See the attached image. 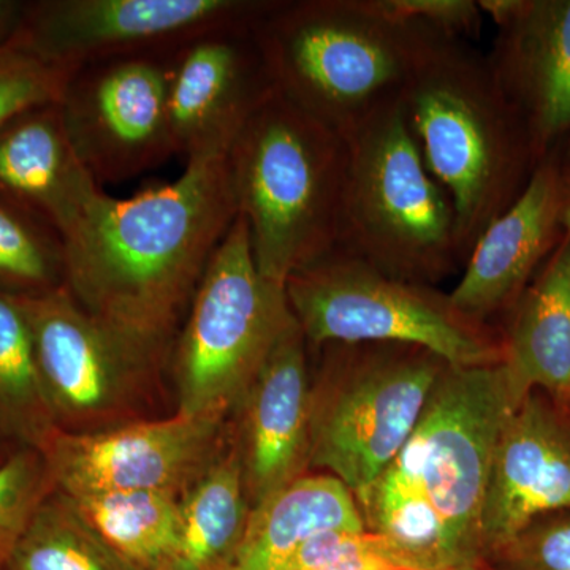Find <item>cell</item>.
Here are the masks:
<instances>
[{"mask_svg":"<svg viewBox=\"0 0 570 570\" xmlns=\"http://www.w3.org/2000/svg\"><path fill=\"white\" fill-rule=\"evenodd\" d=\"M489 570H570V512L549 513L487 554Z\"/></svg>","mask_w":570,"mask_h":570,"instance_id":"30","label":"cell"},{"mask_svg":"<svg viewBox=\"0 0 570 570\" xmlns=\"http://www.w3.org/2000/svg\"><path fill=\"white\" fill-rule=\"evenodd\" d=\"M499 28L494 77L528 134L535 160L570 130V0H479Z\"/></svg>","mask_w":570,"mask_h":570,"instance_id":"17","label":"cell"},{"mask_svg":"<svg viewBox=\"0 0 570 570\" xmlns=\"http://www.w3.org/2000/svg\"><path fill=\"white\" fill-rule=\"evenodd\" d=\"M67 498L135 568L170 570L181 534V498L153 491Z\"/></svg>","mask_w":570,"mask_h":570,"instance_id":"23","label":"cell"},{"mask_svg":"<svg viewBox=\"0 0 570 570\" xmlns=\"http://www.w3.org/2000/svg\"><path fill=\"white\" fill-rule=\"evenodd\" d=\"M363 528L355 497L343 482L306 474L253 510L230 570H284L314 535Z\"/></svg>","mask_w":570,"mask_h":570,"instance_id":"21","label":"cell"},{"mask_svg":"<svg viewBox=\"0 0 570 570\" xmlns=\"http://www.w3.org/2000/svg\"><path fill=\"white\" fill-rule=\"evenodd\" d=\"M66 287V242L51 225L0 197V291L36 296Z\"/></svg>","mask_w":570,"mask_h":570,"instance_id":"26","label":"cell"},{"mask_svg":"<svg viewBox=\"0 0 570 570\" xmlns=\"http://www.w3.org/2000/svg\"><path fill=\"white\" fill-rule=\"evenodd\" d=\"M26 2L0 0V48L9 45L20 26Z\"/></svg>","mask_w":570,"mask_h":570,"instance_id":"32","label":"cell"},{"mask_svg":"<svg viewBox=\"0 0 570 570\" xmlns=\"http://www.w3.org/2000/svg\"><path fill=\"white\" fill-rule=\"evenodd\" d=\"M513 409L501 365H449L414 433L356 499L367 530L384 535L409 569L483 566L491 466Z\"/></svg>","mask_w":570,"mask_h":570,"instance_id":"2","label":"cell"},{"mask_svg":"<svg viewBox=\"0 0 570 570\" xmlns=\"http://www.w3.org/2000/svg\"><path fill=\"white\" fill-rule=\"evenodd\" d=\"M55 491L39 449L13 450L0 466V568L9 566L33 517Z\"/></svg>","mask_w":570,"mask_h":570,"instance_id":"27","label":"cell"},{"mask_svg":"<svg viewBox=\"0 0 570 570\" xmlns=\"http://www.w3.org/2000/svg\"><path fill=\"white\" fill-rule=\"evenodd\" d=\"M284 570H412L384 535L367 530H333L307 540Z\"/></svg>","mask_w":570,"mask_h":570,"instance_id":"28","label":"cell"},{"mask_svg":"<svg viewBox=\"0 0 570 570\" xmlns=\"http://www.w3.org/2000/svg\"><path fill=\"white\" fill-rule=\"evenodd\" d=\"M285 295L311 354L326 344L392 343L456 367L504 360L502 333L464 316L450 294L384 275L337 247L288 277Z\"/></svg>","mask_w":570,"mask_h":570,"instance_id":"8","label":"cell"},{"mask_svg":"<svg viewBox=\"0 0 570 570\" xmlns=\"http://www.w3.org/2000/svg\"><path fill=\"white\" fill-rule=\"evenodd\" d=\"M70 75L13 45L0 48V129L33 107L61 102Z\"/></svg>","mask_w":570,"mask_h":570,"instance_id":"29","label":"cell"},{"mask_svg":"<svg viewBox=\"0 0 570 570\" xmlns=\"http://www.w3.org/2000/svg\"><path fill=\"white\" fill-rule=\"evenodd\" d=\"M10 570H140L112 549L66 494L41 504L7 566Z\"/></svg>","mask_w":570,"mask_h":570,"instance_id":"25","label":"cell"},{"mask_svg":"<svg viewBox=\"0 0 570 570\" xmlns=\"http://www.w3.org/2000/svg\"><path fill=\"white\" fill-rule=\"evenodd\" d=\"M227 420L174 412L102 433L58 430L40 452L66 497L153 491L183 498L224 452Z\"/></svg>","mask_w":570,"mask_h":570,"instance_id":"12","label":"cell"},{"mask_svg":"<svg viewBox=\"0 0 570 570\" xmlns=\"http://www.w3.org/2000/svg\"><path fill=\"white\" fill-rule=\"evenodd\" d=\"M275 0H36L10 45L73 73L91 63L167 55L208 33L250 29Z\"/></svg>","mask_w":570,"mask_h":570,"instance_id":"11","label":"cell"},{"mask_svg":"<svg viewBox=\"0 0 570 570\" xmlns=\"http://www.w3.org/2000/svg\"><path fill=\"white\" fill-rule=\"evenodd\" d=\"M18 299L59 431L102 433L160 417L170 351L97 321L66 287Z\"/></svg>","mask_w":570,"mask_h":570,"instance_id":"10","label":"cell"},{"mask_svg":"<svg viewBox=\"0 0 570 570\" xmlns=\"http://www.w3.org/2000/svg\"><path fill=\"white\" fill-rule=\"evenodd\" d=\"M392 20L420 22L450 39L474 40L482 31L483 13L474 0H376Z\"/></svg>","mask_w":570,"mask_h":570,"instance_id":"31","label":"cell"},{"mask_svg":"<svg viewBox=\"0 0 570 570\" xmlns=\"http://www.w3.org/2000/svg\"><path fill=\"white\" fill-rule=\"evenodd\" d=\"M311 354L295 318L227 420L253 510L311 469Z\"/></svg>","mask_w":570,"mask_h":570,"instance_id":"15","label":"cell"},{"mask_svg":"<svg viewBox=\"0 0 570 570\" xmlns=\"http://www.w3.org/2000/svg\"><path fill=\"white\" fill-rule=\"evenodd\" d=\"M105 195L75 151L59 104L33 107L0 129V197L51 225L63 242Z\"/></svg>","mask_w":570,"mask_h":570,"instance_id":"19","label":"cell"},{"mask_svg":"<svg viewBox=\"0 0 570 570\" xmlns=\"http://www.w3.org/2000/svg\"><path fill=\"white\" fill-rule=\"evenodd\" d=\"M292 321L285 287L258 272L238 214L171 344L174 412L228 419Z\"/></svg>","mask_w":570,"mask_h":570,"instance_id":"9","label":"cell"},{"mask_svg":"<svg viewBox=\"0 0 570 570\" xmlns=\"http://www.w3.org/2000/svg\"><path fill=\"white\" fill-rule=\"evenodd\" d=\"M337 249L396 279L433 285L461 264L455 209L423 163L400 102L346 138Z\"/></svg>","mask_w":570,"mask_h":570,"instance_id":"6","label":"cell"},{"mask_svg":"<svg viewBox=\"0 0 570 570\" xmlns=\"http://www.w3.org/2000/svg\"><path fill=\"white\" fill-rule=\"evenodd\" d=\"M236 217L227 156L124 200L107 194L66 239V288L102 324L170 351Z\"/></svg>","mask_w":570,"mask_h":570,"instance_id":"1","label":"cell"},{"mask_svg":"<svg viewBox=\"0 0 570 570\" xmlns=\"http://www.w3.org/2000/svg\"><path fill=\"white\" fill-rule=\"evenodd\" d=\"M455 570H489L485 566H471V568L455 569Z\"/></svg>","mask_w":570,"mask_h":570,"instance_id":"35","label":"cell"},{"mask_svg":"<svg viewBox=\"0 0 570 570\" xmlns=\"http://www.w3.org/2000/svg\"><path fill=\"white\" fill-rule=\"evenodd\" d=\"M566 401H568V403L570 404V400H566Z\"/></svg>","mask_w":570,"mask_h":570,"instance_id":"38","label":"cell"},{"mask_svg":"<svg viewBox=\"0 0 570 570\" xmlns=\"http://www.w3.org/2000/svg\"><path fill=\"white\" fill-rule=\"evenodd\" d=\"M0 570H10V569H9V568H7V566H6V568H0Z\"/></svg>","mask_w":570,"mask_h":570,"instance_id":"36","label":"cell"},{"mask_svg":"<svg viewBox=\"0 0 570 570\" xmlns=\"http://www.w3.org/2000/svg\"><path fill=\"white\" fill-rule=\"evenodd\" d=\"M502 333L504 370L513 407L532 390L570 400V238L562 236L549 262L510 307Z\"/></svg>","mask_w":570,"mask_h":570,"instance_id":"20","label":"cell"},{"mask_svg":"<svg viewBox=\"0 0 570 570\" xmlns=\"http://www.w3.org/2000/svg\"><path fill=\"white\" fill-rule=\"evenodd\" d=\"M568 156H570V142H569V151H568Z\"/></svg>","mask_w":570,"mask_h":570,"instance_id":"37","label":"cell"},{"mask_svg":"<svg viewBox=\"0 0 570 570\" xmlns=\"http://www.w3.org/2000/svg\"><path fill=\"white\" fill-rule=\"evenodd\" d=\"M227 163L265 279L285 287L335 249L347 168L340 134L275 91L238 135Z\"/></svg>","mask_w":570,"mask_h":570,"instance_id":"5","label":"cell"},{"mask_svg":"<svg viewBox=\"0 0 570 570\" xmlns=\"http://www.w3.org/2000/svg\"><path fill=\"white\" fill-rule=\"evenodd\" d=\"M56 431L28 317L18 296L0 291V439L40 450Z\"/></svg>","mask_w":570,"mask_h":570,"instance_id":"24","label":"cell"},{"mask_svg":"<svg viewBox=\"0 0 570 570\" xmlns=\"http://www.w3.org/2000/svg\"><path fill=\"white\" fill-rule=\"evenodd\" d=\"M13 449L10 444H7L3 439H0V466H2L3 463H6L7 459L11 455V452H13Z\"/></svg>","mask_w":570,"mask_h":570,"instance_id":"34","label":"cell"},{"mask_svg":"<svg viewBox=\"0 0 570 570\" xmlns=\"http://www.w3.org/2000/svg\"><path fill=\"white\" fill-rule=\"evenodd\" d=\"M436 32L376 0H275L253 28L276 92L343 138L400 102Z\"/></svg>","mask_w":570,"mask_h":570,"instance_id":"4","label":"cell"},{"mask_svg":"<svg viewBox=\"0 0 570 570\" xmlns=\"http://www.w3.org/2000/svg\"><path fill=\"white\" fill-rule=\"evenodd\" d=\"M250 508L242 472L228 445L181 498V534L170 570H230Z\"/></svg>","mask_w":570,"mask_h":570,"instance_id":"22","label":"cell"},{"mask_svg":"<svg viewBox=\"0 0 570 570\" xmlns=\"http://www.w3.org/2000/svg\"><path fill=\"white\" fill-rule=\"evenodd\" d=\"M561 225L570 238V156L561 163Z\"/></svg>","mask_w":570,"mask_h":570,"instance_id":"33","label":"cell"},{"mask_svg":"<svg viewBox=\"0 0 570 570\" xmlns=\"http://www.w3.org/2000/svg\"><path fill=\"white\" fill-rule=\"evenodd\" d=\"M167 55L81 67L63 89V124L96 181L138 178L176 156L168 118Z\"/></svg>","mask_w":570,"mask_h":570,"instance_id":"13","label":"cell"},{"mask_svg":"<svg viewBox=\"0 0 570 570\" xmlns=\"http://www.w3.org/2000/svg\"><path fill=\"white\" fill-rule=\"evenodd\" d=\"M562 236L561 163L549 154L517 200L479 236L450 298L464 316L491 325L515 305Z\"/></svg>","mask_w":570,"mask_h":570,"instance_id":"18","label":"cell"},{"mask_svg":"<svg viewBox=\"0 0 570 570\" xmlns=\"http://www.w3.org/2000/svg\"><path fill=\"white\" fill-rule=\"evenodd\" d=\"M253 28L208 33L168 52V118L175 154L186 163L227 156L276 91Z\"/></svg>","mask_w":570,"mask_h":570,"instance_id":"14","label":"cell"},{"mask_svg":"<svg viewBox=\"0 0 570 570\" xmlns=\"http://www.w3.org/2000/svg\"><path fill=\"white\" fill-rule=\"evenodd\" d=\"M557 512H570V404L532 390L510 412L494 452L483 509L485 557Z\"/></svg>","mask_w":570,"mask_h":570,"instance_id":"16","label":"cell"},{"mask_svg":"<svg viewBox=\"0 0 570 570\" xmlns=\"http://www.w3.org/2000/svg\"><path fill=\"white\" fill-rule=\"evenodd\" d=\"M428 171L452 200L461 264L538 167L530 134L469 41L434 33L400 97Z\"/></svg>","mask_w":570,"mask_h":570,"instance_id":"3","label":"cell"},{"mask_svg":"<svg viewBox=\"0 0 570 570\" xmlns=\"http://www.w3.org/2000/svg\"><path fill=\"white\" fill-rule=\"evenodd\" d=\"M311 355V468L343 482L356 501L414 433L449 363L392 343L326 344Z\"/></svg>","mask_w":570,"mask_h":570,"instance_id":"7","label":"cell"}]
</instances>
